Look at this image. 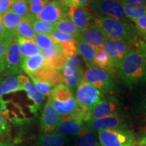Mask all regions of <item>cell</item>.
I'll use <instances>...</instances> for the list:
<instances>
[{
  "mask_svg": "<svg viewBox=\"0 0 146 146\" xmlns=\"http://www.w3.org/2000/svg\"><path fill=\"white\" fill-rule=\"evenodd\" d=\"M76 42L78 53L81 56L83 61L85 62L87 68L95 67L94 60L96 55L97 51L93 47H91L90 45L82 41L81 39H76Z\"/></svg>",
  "mask_w": 146,
  "mask_h": 146,
  "instance_id": "25",
  "label": "cell"
},
{
  "mask_svg": "<svg viewBox=\"0 0 146 146\" xmlns=\"http://www.w3.org/2000/svg\"><path fill=\"white\" fill-rule=\"evenodd\" d=\"M116 73L127 86L146 83L143 57L135 47L128 52L116 68Z\"/></svg>",
  "mask_w": 146,
  "mask_h": 146,
  "instance_id": "2",
  "label": "cell"
},
{
  "mask_svg": "<svg viewBox=\"0 0 146 146\" xmlns=\"http://www.w3.org/2000/svg\"><path fill=\"white\" fill-rule=\"evenodd\" d=\"M68 7L61 0H52L35 16L39 21L54 24L67 16Z\"/></svg>",
  "mask_w": 146,
  "mask_h": 146,
  "instance_id": "9",
  "label": "cell"
},
{
  "mask_svg": "<svg viewBox=\"0 0 146 146\" xmlns=\"http://www.w3.org/2000/svg\"><path fill=\"white\" fill-rule=\"evenodd\" d=\"M32 26L34 31L38 35H50L54 31V24L46 21H39L35 18L33 20Z\"/></svg>",
  "mask_w": 146,
  "mask_h": 146,
  "instance_id": "34",
  "label": "cell"
},
{
  "mask_svg": "<svg viewBox=\"0 0 146 146\" xmlns=\"http://www.w3.org/2000/svg\"><path fill=\"white\" fill-rule=\"evenodd\" d=\"M101 146H131L135 140L131 131L125 129L98 132Z\"/></svg>",
  "mask_w": 146,
  "mask_h": 146,
  "instance_id": "7",
  "label": "cell"
},
{
  "mask_svg": "<svg viewBox=\"0 0 146 146\" xmlns=\"http://www.w3.org/2000/svg\"><path fill=\"white\" fill-rule=\"evenodd\" d=\"M45 59V65L61 72L64 66L66 58L64 56L59 44L55 43L50 49L41 51Z\"/></svg>",
  "mask_w": 146,
  "mask_h": 146,
  "instance_id": "17",
  "label": "cell"
},
{
  "mask_svg": "<svg viewBox=\"0 0 146 146\" xmlns=\"http://www.w3.org/2000/svg\"><path fill=\"white\" fill-rule=\"evenodd\" d=\"M82 64H83V59H82L81 56H80L78 53H77L73 57L66 59L65 64L61 71L62 76H72L77 69L83 67L82 66Z\"/></svg>",
  "mask_w": 146,
  "mask_h": 146,
  "instance_id": "30",
  "label": "cell"
},
{
  "mask_svg": "<svg viewBox=\"0 0 146 146\" xmlns=\"http://www.w3.org/2000/svg\"><path fill=\"white\" fill-rule=\"evenodd\" d=\"M74 143L76 146H101L96 131L85 126L75 135Z\"/></svg>",
  "mask_w": 146,
  "mask_h": 146,
  "instance_id": "21",
  "label": "cell"
},
{
  "mask_svg": "<svg viewBox=\"0 0 146 146\" xmlns=\"http://www.w3.org/2000/svg\"><path fill=\"white\" fill-rule=\"evenodd\" d=\"M67 16L79 31L87 29L92 23L93 14L87 8L72 5L68 7Z\"/></svg>",
  "mask_w": 146,
  "mask_h": 146,
  "instance_id": "12",
  "label": "cell"
},
{
  "mask_svg": "<svg viewBox=\"0 0 146 146\" xmlns=\"http://www.w3.org/2000/svg\"><path fill=\"white\" fill-rule=\"evenodd\" d=\"M51 37L54 40L55 43L59 44L60 43L67 41H75V39L72 37V36L68 35L64 33L57 31H54L50 34Z\"/></svg>",
  "mask_w": 146,
  "mask_h": 146,
  "instance_id": "40",
  "label": "cell"
},
{
  "mask_svg": "<svg viewBox=\"0 0 146 146\" xmlns=\"http://www.w3.org/2000/svg\"><path fill=\"white\" fill-rule=\"evenodd\" d=\"M5 70V66L3 58H0V73H1Z\"/></svg>",
  "mask_w": 146,
  "mask_h": 146,
  "instance_id": "50",
  "label": "cell"
},
{
  "mask_svg": "<svg viewBox=\"0 0 146 146\" xmlns=\"http://www.w3.org/2000/svg\"><path fill=\"white\" fill-rule=\"evenodd\" d=\"M83 79L92 84L103 94H111L114 89V74L96 67L87 68L84 73Z\"/></svg>",
  "mask_w": 146,
  "mask_h": 146,
  "instance_id": "6",
  "label": "cell"
},
{
  "mask_svg": "<svg viewBox=\"0 0 146 146\" xmlns=\"http://www.w3.org/2000/svg\"><path fill=\"white\" fill-rule=\"evenodd\" d=\"M131 146H140V145H139V144L138 143V142L135 141L134 142H133V143L132 144V145H131Z\"/></svg>",
  "mask_w": 146,
  "mask_h": 146,
  "instance_id": "53",
  "label": "cell"
},
{
  "mask_svg": "<svg viewBox=\"0 0 146 146\" xmlns=\"http://www.w3.org/2000/svg\"><path fill=\"white\" fill-rule=\"evenodd\" d=\"M120 105L115 98L109 97L96 106L89 112V120L107 117L119 114Z\"/></svg>",
  "mask_w": 146,
  "mask_h": 146,
  "instance_id": "14",
  "label": "cell"
},
{
  "mask_svg": "<svg viewBox=\"0 0 146 146\" xmlns=\"http://www.w3.org/2000/svg\"><path fill=\"white\" fill-rule=\"evenodd\" d=\"M34 18L35 17H33L31 15L24 18L16 29L15 31L16 36L33 39L36 35L32 26V22Z\"/></svg>",
  "mask_w": 146,
  "mask_h": 146,
  "instance_id": "26",
  "label": "cell"
},
{
  "mask_svg": "<svg viewBox=\"0 0 146 146\" xmlns=\"http://www.w3.org/2000/svg\"><path fill=\"white\" fill-rule=\"evenodd\" d=\"M141 108L142 109H143V110L145 111V112L146 113V97L145 98V99L143 100V102H142Z\"/></svg>",
  "mask_w": 146,
  "mask_h": 146,
  "instance_id": "52",
  "label": "cell"
},
{
  "mask_svg": "<svg viewBox=\"0 0 146 146\" xmlns=\"http://www.w3.org/2000/svg\"><path fill=\"white\" fill-rule=\"evenodd\" d=\"M91 0H76L78 6L84 7V8H88Z\"/></svg>",
  "mask_w": 146,
  "mask_h": 146,
  "instance_id": "47",
  "label": "cell"
},
{
  "mask_svg": "<svg viewBox=\"0 0 146 146\" xmlns=\"http://www.w3.org/2000/svg\"><path fill=\"white\" fill-rule=\"evenodd\" d=\"M15 36H9L0 40V58H4L9 47Z\"/></svg>",
  "mask_w": 146,
  "mask_h": 146,
  "instance_id": "41",
  "label": "cell"
},
{
  "mask_svg": "<svg viewBox=\"0 0 146 146\" xmlns=\"http://www.w3.org/2000/svg\"><path fill=\"white\" fill-rule=\"evenodd\" d=\"M61 118L62 116L55 110L50 98L49 97L41 116V131L43 133H53L57 129Z\"/></svg>",
  "mask_w": 146,
  "mask_h": 146,
  "instance_id": "10",
  "label": "cell"
},
{
  "mask_svg": "<svg viewBox=\"0 0 146 146\" xmlns=\"http://www.w3.org/2000/svg\"><path fill=\"white\" fill-rule=\"evenodd\" d=\"M0 146H17L10 141H0Z\"/></svg>",
  "mask_w": 146,
  "mask_h": 146,
  "instance_id": "51",
  "label": "cell"
},
{
  "mask_svg": "<svg viewBox=\"0 0 146 146\" xmlns=\"http://www.w3.org/2000/svg\"><path fill=\"white\" fill-rule=\"evenodd\" d=\"M135 48L143 57L144 62H145V68H146V43L141 40V41H139V43H138V45H137Z\"/></svg>",
  "mask_w": 146,
  "mask_h": 146,
  "instance_id": "44",
  "label": "cell"
},
{
  "mask_svg": "<svg viewBox=\"0 0 146 146\" xmlns=\"http://www.w3.org/2000/svg\"><path fill=\"white\" fill-rule=\"evenodd\" d=\"M122 3L126 17L131 22L146 15V5L129 3L123 1H122Z\"/></svg>",
  "mask_w": 146,
  "mask_h": 146,
  "instance_id": "29",
  "label": "cell"
},
{
  "mask_svg": "<svg viewBox=\"0 0 146 146\" xmlns=\"http://www.w3.org/2000/svg\"><path fill=\"white\" fill-rule=\"evenodd\" d=\"M51 1L52 0H28L30 15L35 18V16Z\"/></svg>",
  "mask_w": 146,
  "mask_h": 146,
  "instance_id": "37",
  "label": "cell"
},
{
  "mask_svg": "<svg viewBox=\"0 0 146 146\" xmlns=\"http://www.w3.org/2000/svg\"><path fill=\"white\" fill-rule=\"evenodd\" d=\"M85 127V124L78 121L66 114L62 116L61 120L58 124L56 133L63 135H76Z\"/></svg>",
  "mask_w": 146,
  "mask_h": 146,
  "instance_id": "18",
  "label": "cell"
},
{
  "mask_svg": "<svg viewBox=\"0 0 146 146\" xmlns=\"http://www.w3.org/2000/svg\"><path fill=\"white\" fill-rule=\"evenodd\" d=\"M84 71L83 67L77 69L75 72L70 76H62V83L68 87L71 91H74L76 89L78 84L83 79Z\"/></svg>",
  "mask_w": 146,
  "mask_h": 146,
  "instance_id": "32",
  "label": "cell"
},
{
  "mask_svg": "<svg viewBox=\"0 0 146 146\" xmlns=\"http://www.w3.org/2000/svg\"><path fill=\"white\" fill-rule=\"evenodd\" d=\"M18 78L23 87V91L27 93V98L31 100L33 103L29 106L31 112L33 114H36L41 108L42 104L44 100V96L38 91L34 84L27 76L21 74L18 75Z\"/></svg>",
  "mask_w": 146,
  "mask_h": 146,
  "instance_id": "15",
  "label": "cell"
},
{
  "mask_svg": "<svg viewBox=\"0 0 146 146\" xmlns=\"http://www.w3.org/2000/svg\"><path fill=\"white\" fill-rule=\"evenodd\" d=\"M18 43L21 60L41 54V50L36 45L33 39L18 37Z\"/></svg>",
  "mask_w": 146,
  "mask_h": 146,
  "instance_id": "24",
  "label": "cell"
},
{
  "mask_svg": "<svg viewBox=\"0 0 146 146\" xmlns=\"http://www.w3.org/2000/svg\"><path fill=\"white\" fill-rule=\"evenodd\" d=\"M107 38L102 31L92 23L89 27L80 31L78 39H81L98 52L100 51V47Z\"/></svg>",
  "mask_w": 146,
  "mask_h": 146,
  "instance_id": "16",
  "label": "cell"
},
{
  "mask_svg": "<svg viewBox=\"0 0 146 146\" xmlns=\"http://www.w3.org/2000/svg\"><path fill=\"white\" fill-rule=\"evenodd\" d=\"M29 76L39 81L51 84L53 87L62 83V76L61 72L45 65L39 71Z\"/></svg>",
  "mask_w": 146,
  "mask_h": 146,
  "instance_id": "19",
  "label": "cell"
},
{
  "mask_svg": "<svg viewBox=\"0 0 146 146\" xmlns=\"http://www.w3.org/2000/svg\"><path fill=\"white\" fill-rule=\"evenodd\" d=\"M45 66V59L41 54L21 60V69L29 76L33 75Z\"/></svg>",
  "mask_w": 146,
  "mask_h": 146,
  "instance_id": "22",
  "label": "cell"
},
{
  "mask_svg": "<svg viewBox=\"0 0 146 146\" xmlns=\"http://www.w3.org/2000/svg\"><path fill=\"white\" fill-rule=\"evenodd\" d=\"M120 1L129 3H134V4L146 5V0H120Z\"/></svg>",
  "mask_w": 146,
  "mask_h": 146,
  "instance_id": "46",
  "label": "cell"
},
{
  "mask_svg": "<svg viewBox=\"0 0 146 146\" xmlns=\"http://www.w3.org/2000/svg\"><path fill=\"white\" fill-rule=\"evenodd\" d=\"M3 59L7 74L15 75L21 72V57L17 36L14 38Z\"/></svg>",
  "mask_w": 146,
  "mask_h": 146,
  "instance_id": "13",
  "label": "cell"
},
{
  "mask_svg": "<svg viewBox=\"0 0 146 146\" xmlns=\"http://www.w3.org/2000/svg\"><path fill=\"white\" fill-rule=\"evenodd\" d=\"M50 98L53 106L61 116L72 115L79 108L72 91L63 83L53 88Z\"/></svg>",
  "mask_w": 146,
  "mask_h": 146,
  "instance_id": "3",
  "label": "cell"
},
{
  "mask_svg": "<svg viewBox=\"0 0 146 146\" xmlns=\"http://www.w3.org/2000/svg\"><path fill=\"white\" fill-rule=\"evenodd\" d=\"M23 91L18 76L6 74L0 78V98L4 95Z\"/></svg>",
  "mask_w": 146,
  "mask_h": 146,
  "instance_id": "20",
  "label": "cell"
},
{
  "mask_svg": "<svg viewBox=\"0 0 146 146\" xmlns=\"http://www.w3.org/2000/svg\"><path fill=\"white\" fill-rule=\"evenodd\" d=\"M88 7L94 16L108 17L132 23L126 17L120 0H91Z\"/></svg>",
  "mask_w": 146,
  "mask_h": 146,
  "instance_id": "4",
  "label": "cell"
},
{
  "mask_svg": "<svg viewBox=\"0 0 146 146\" xmlns=\"http://www.w3.org/2000/svg\"><path fill=\"white\" fill-rule=\"evenodd\" d=\"M92 23L110 39L121 41L136 47L141 41L132 23L102 16H93Z\"/></svg>",
  "mask_w": 146,
  "mask_h": 146,
  "instance_id": "1",
  "label": "cell"
},
{
  "mask_svg": "<svg viewBox=\"0 0 146 146\" xmlns=\"http://www.w3.org/2000/svg\"><path fill=\"white\" fill-rule=\"evenodd\" d=\"M138 143L139 144L140 146H146V129L144 131L143 135H142L141 137L139 138Z\"/></svg>",
  "mask_w": 146,
  "mask_h": 146,
  "instance_id": "48",
  "label": "cell"
},
{
  "mask_svg": "<svg viewBox=\"0 0 146 146\" xmlns=\"http://www.w3.org/2000/svg\"><path fill=\"white\" fill-rule=\"evenodd\" d=\"M85 127L94 131L111 130V129H125L126 123L123 117L120 114L99 118L96 120H91L85 123Z\"/></svg>",
  "mask_w": 146,
  "mask_h": 146,
  "instance_id": "11",
  "label": "cell"
},
{
  "mask_svg": "<svg viewBox=\"0 0 146 146\" xmlns=\"http://www.w3.org/2000/svg\"><path fill=\"white\" fill-rule=\"evenodd\" d=\"M75 98L78 106L89 112L105 100L102 92L84 79L76 87Z\"/></svg>",
  "mask_w": 146,
  "mask_h": 146,
  "instance_id": "5",
  "label": "cell"
},
{
  "mask_svg": "<svg viewBox=\"0 0 146 146\" xmlns=\"http://www.w3.org/2000/svg\"><path fill=\"white\" fill-rule=\"evenodd\" d=\"M30 78L32 80L33 83L34 84V85L35 86L36 89H37L38 91H39L40 94L43 95L44 97L50 96L52 89L54 87H53L51 84L39 81V80H36L34 78H32V77H30Z\"/></svg>",
  "mask_w": 146,
  "mask_h": 146,
  "instance_id": "38",
  "label": "cell"
},
{
  "mask_svg": "<svg viewBox=\"0 0 146 146\" xmlns=\"http://www.w3.org/2000/svg\"><path fill=\"white\" fill-rule=\"evenodd\" d=\"M67 139L58 133H43L36 139V146H65Z\"/></svg>",
  "mask_w": 146,
  "mask_h": 146,
  "instance_id": "23",
  "label": "cell"
},
{
  "mask_svg": "<svg viewBox=\"0 0 146 146\" xmlns=\"http://www.w3.org/2000/svg\"><path fill=\"white\" fill-rule=\"evenodd\" d=\"M13 0H0V16H2L10 10Z\"/></svg>",
  "mask_w": 146,
  "mask_h": 146,
  "instance_id": "43",
  "label": "cell"
},
{
  "mask_svg": "<svg viewBox=\"0 0 146 146\" xmlns=\"http://www.w3.org/2000/svg\"><path fill=\"white\" fill-rule=\"evenodd\" d=\"M133 23L139 38L146 43V15L135 20Z\"/></svg>",
  "mask_w": 146,
  "mask_h": 146,
  "instance_id": "39",
  "label": "cell"
},
{
  "mask_svg": "<svg viewBox=\"0 0 146 146\" xmlns=\"http://www.w3.org/2000/svg\"><path fill=\"white\" fill-rule=\"evenodd\" d=\"M9 10L23 18L27 17L30 15L28 0H13Z\"/></svg>",
  "mask_w": 146,
  "mask_h": 146,
  "instance_id": "33",
  "label": "cell"
},
{
  "mask_svg": "<svg viewBox=\"0 0 146 146\" xmlns=\"http://www.w3.org/2000/svg\"><path fill=\"white\" fill-rule=\"evenodd\" d=\"M10 132V127L4 116L0 113V137H3Z\"/></svg>",
  "mask_w": 146,
  "mask_h": 146,
  "instance_id": "42",
  "label": "cell"
},
{
  "mask_svg": "<svg viewBox=\"0 0 146 146\" xmlns=\"http://www.w3.org/2000/svg\"><path fill=\"white\" fill-rule=\"evenodd\" d=\"M23 17L13 13L11 11H8L2 16L3 26L8 33L15 36V31L18 25L23 20Z\"/></svg>",
  "mask_w": 146,
  "mask_h": 146,
  "instance_id": "28",
  "label": "cell"
},
{
  "mask_svg": "<svg viewBox=\"0 0 146 146\" xmlns=\"http://www.w3.org/2000/svg\"><path fill=\"white\" fill-rule=\"evenodd\" d=\"M54 31H57L68 35L76 40L79 38L80 31L74 26L72 22L68 16L60 20V21L54 23Z\"/></svg>",
  "mask_w": 146,
  "mask_h": 146,
  "instance_id": "27",
  "label": "cell"
},
{
  "mask_svg": "<svg viewBox=\"0 0 146 146\" xmlns=\"http://www.w3.org/2000/svg\"><path fill=\"white\" fill-rule=\"evenodd\" d=\"M62 2L67 5L68 7H70L72 5H77V2L76 0H61Z\"/></svg>",
  "mask_w": 146,
  "mask_h": 146,
  "instance_id": "49",
  "label": "cell"
},
{
  "mask_svg": "<svg viewBox=\"0 0 146 146\" xmlns=\"http://www.w3.org/2000/svg\"><path fill=\"white\" fill-rule=\"evenodd\" d=\"M94 66L96 68L106 70L108 72L115 74L116 70L113 68L110 60L108 56L102 51H98L94 60Z\"/></svg>",
  "mask_w": 146,
  "mask_h": 146,
  "instance_id": "31",
  "label": "cell"
},
{
  "mask_svg": "<svg viewBox=\"0 0 146 146\" xmlns=\"http://www.w3.org/2000/svg\"><path fill=\"white\" fill-rule=\"evenodd\" d=\"M9 36H15L8 33L5 30L4 27L3 26L2 16H0V40L5 39V38L6 37H9Z\"/></svg>",
  "mask_w": 146,
  "mask_h": 146,
  "instance_id": "45",
  "label": "cell"
},
{
  "mask_svg": "<svg viewBox=\"0 0 146 146\" xmlns=\"http://www.w3.org/2000/svg\"><path fill=\"white\" fill-rule=\"evenodd\" d=\"M33 41L41 51L49 50L55 44L50 35H36Z\"/></svg>",
  "mask_w": 146,
  "mask_h": 146,
  "instance_id": "35",
  "label": "cell"
},
{
  "mask_svg": "<svg viewBox=\"0 0 146 146\" xmlns=\"http://www.w3.org/2000/svg\"><path fill=\"white\" fill-rule=\"evenodd\" d=\"M133 47L125 42L107 38L100 47V51L104 52L108 56L113 68L116 71L120 62Z\"/></svg>",
  "mask_w": 146,
  "mask_h": 146,
  "instance_id": "8",
  "label": "cell"
},
{
  "mask_svg": "<svg viewBox=\"0 0 146 146\" xmlns=\"http://www.w3.org/2000/svg\"><path fill=\"white\" fill-rule=\"evenodd\" d=\"M59 45L62 52L64 56L68 59L69 58L73 57L78 53L76 42L75 41L63 42L59 43Z\"/></svg>",
  "mask_w": 146,
  "mask_h": 146,
  "instance_id": "36",
  "label": "cell"
}]
</instances>
